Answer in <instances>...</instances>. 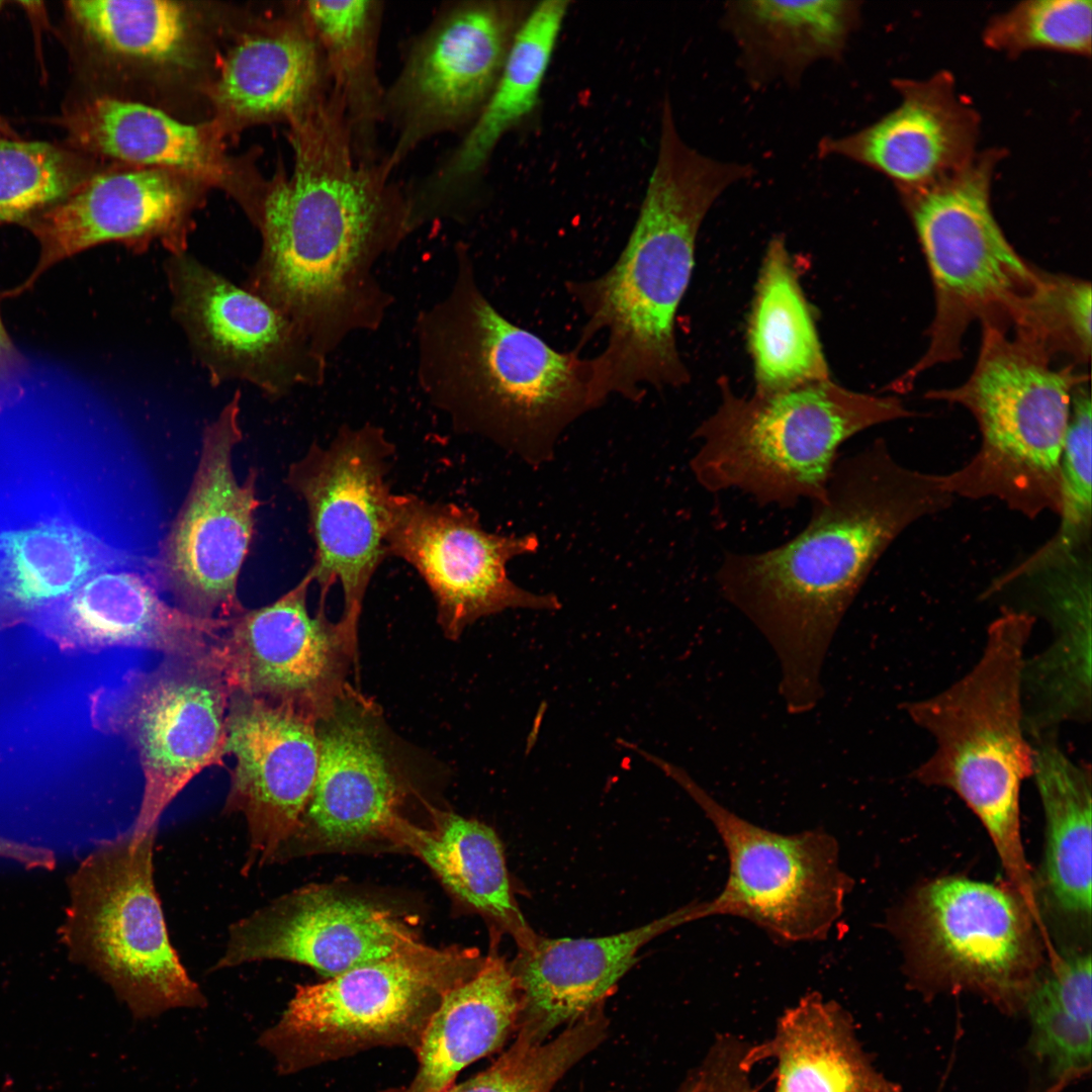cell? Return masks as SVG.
Returning a JSON list of instances; mask_svg holds the SVG:
<instances>
[{"mask_svg":"<svg viewBox=\"0 0 1092 1092\" xmlns=\"http://www.w3.org/2000/svg\"><path fill=\"white\" fill-rule=\"evenodd\" d=\"M679 1092H681V1090Z\"/></svg>","mask_w":1092,"mask_h":1092,"instance_id":"50","label":"cell"},{"mask_svg":"<svg viewBox=\"0 0 1092 1092\" xmlns=\"http://www.w3.org/2000/svg\"><path fill=\"white\" fill-rule=\"evenodd\" d=\"M981 326L967 380L924 394L967 410L981 437L963 467L942 474L943 487L954 498H994L1027 518L1058 514L1072 394L1089 374L1073 364L1053 367L1043 352L1009 330Z\"/></svg>","mask_w":1092,"mask_h":1092,"instance_id":"6","label":"cell"},{"mask_svg":"<svg viewBox=\"0 0 1092 1092\" xmlns=\"http://www.w3.org/2000/svg\"><path fill=\"white\" fill-rule=\"evenodd\" d=\"M316 722L287 705L231 695L224 751L236 763L223 811L245 817L248 869L274 862L300 826L317 771Z\"/></svg>","mask_w":1092,"mask_h":1092,"instance_id":"21","label":"cell"},{"mask_svg":"<svg viewBox=\"0 0 1092 1092\" xmlns=\"http://www.w3.org/2000/svg\"><path fill=\"white\" fill-rule=\"evenodd\" d=\"M1006 577L1023 582L1052 631L1023 663L1024 730L1029 741L1059 736L1062 726L1091 720V547H1040Z\"/></svg>","mask_w":1092,"mask_h":1092,"instance_id":"23","label":"cell"},{"mask_svg":"<svg viewBox=\"0 0 1092 1092\" xmlns=\"http://www.w3.org/2000/svg\"><path fill=\"white\" fill-rule=\"evenodd\" d=\"M232 693L219 646L207 655L168 656L152 669L129 670L118 686L98 696L99 722L126 739L143 770L132 833L155 831L188 783L221 764Z\"/></svg>","mask_w":1092,"mask_h":1092,"instance_id":"12","label":"cell"},{"mask_svg":"<svg viewBox=\"0 0 1092 1092\" xmlns=\"http://www.w3.org/2000/svg\"><path fill=\"white\" fill-rule=\"evenodd\" d=\"M132 559L88 529L51 521L0 529V617H18Z\"/></svg>","mask_w":1092,"mask_h":1092,"instance_id":"36","label":"cell"},{"mask_svg":"<svg viewBox=\"0 0 1092 1092\" xmlns=\"http://www.w3.org/2000/svg\"><path fill=\"white\" fill-rule=\"evenodd\" d=\"M419 942L411 923L379 901L308 885L233 923L214 969L281 960L332 978Z\"/></svg>","mask_w":1092,"mask_h":1092,"instance_id":"20","label":"cell"},{"mask_svg":"<svg viewBox=\"0 0 1092 1092\" xmlns=\"http://www.w3.org/2000/svg\"><path fill=\"white\" fill-rule=\"evenodd\" d=\"M857 1H731L723 23L753 85H794L809 66L839 60L859 24Z\"/></svg>","mask_w":1092,"mask_h":1092,"instance_id":"32","label":"cell"},{"mask_svg":"<svg viewBox=\"0 0 1092 1092\" xmlns=\"http://www.w3.org/2000/svg\"><path fill=\"white\" fill-rule=\"evenodd\" d=\"M157 575L133 566L101 571L46 606L42 620L65 646L142 648L165 657H195L219 647L231 619H203L170 606Z\"/></svg>","mask_w":1092,"mask_h":1092,"instance_id":"26","label":"cell"},{"mask_svg":"<svg viewBox=\"0 0 1092 1092\" xmlns=\"http://www.w3.org/2000/svg\"><path fill=\"white\" fill-rule=\"evenodd\" d=\"M1011 333L1052 361L1088 365L1091 356V284L1078 277L1043 271L1036 291L1016 315Z\"/></svg>","mask_w":1092,"mask_h":1092,"instance_id":"42","label":"cell"},{"mask_svg":"<svg viewBox=\"0 0 1092 1092\" xmlns=\"http://www.w3.org/2000/svg\"><path fill=\"white\" fill-rule=\"evenodd\" d=\"M748 344L758 395L830 379L809 303L779 237L768 243L760 268Z\"/></svg>","mask_w":1092,"mask_h":1092,"instance_id":"35","label":"cell"},{"mask_svg":"<svg viewBox=\"0 0 1092 1092\" xmlns=\"http://www.w3.org/2000/svg\"><path fill=\"white\" fill-rule=\"evenodd\" d=\"M289 120L294 166L259 205L262 247L245 288L290 318L328 358L382 324L392 297L374 268L416 226L391 169L356 162L342 98L328 90Z\"/></svg>","mask_w":1092,"mask_h":1092,"instance_id":"1","label":"cell"},{"mask_svg":"<svg viewBox=\"0 0 1092 1092\" xmlns=\"http://www.w3.org/2000/svg\"><path fill=\"white\" fill-rule=\"evenodd\" d=\"M512 2H467L441 16L412 50L384 97L397 128L393 169L425 139L479 114L524 17Z\"/></svg>","mask_w":1092,"mask_h":1092,"instance_id":"18","label":"cell"},{"mask_svg":"<svg viewBox=\"0 0 1092 1092\" xmlns=\"http://www.w3.org/2000/svg\"><path fill=\"white\" fill-rule=\"evenodd\" d=\"M748 1044L733 1035H721L702 1065L682 1086V1092H756L744 1063Z\"/></svg>","mask_w":1092,"mask_h":1092,"instance_id":"46","label":"cell"},{"mask_svg":"<svg viewBox=\"0 0 1092 1092\" xmlns=\"http://www.w3.org/2000/svg\"><path fill=\"white\" fill-rule=\"evenodd\" d=\"M392 455L381 429L347 427L326 447L312 445L287 473L288 485L307 510L314 543L308 571L323 595L341 584V621L355 632L367 587L387 555L392 493L385 476Z\"/></svg>","mask_w":1092,"mask_h":1092,"instance_id":"14","label":"cell"},{"mask_svg":"<svg viewBox=\"0 0 1092 1092\" xmlns=\"http://www.w3.org/2000/svg\"><path fill=\"white\" fill-rule=\"evenodd\" d=\"M65 145L146 168L219 183L226 178L220 146L202 125L182 122L140 102L97 96L67 107L57 118Z\"/></svg>","mask_w":1092,"mask_h":1092,"instance_id":"28","label":"cell"},{"mask_svg":"<svg viewBox=\"0 0 1092 1092\" xmlns=\"http://www.w3.org/2000/svg\"><path fill=\"white\" fill-rule=\"evenodd\" d=\"M156 830L106 841L71 881L65 940L139 1019L202 1007L174 949L154 880Z\"/></svg>","mask_w":1092,"mask_h":1092,"instance_id":"10","label":"cell"},{"mask_svg":"<svg viewBox=\"0 0 1092 1092\" xmlns=\"http://www.w3.org/2000/svg\"><path fill=\"white\" fill-rule=\"evenodd\" d=\"M7 346V336L0 320V350Z\"/></svg>","mask_w":1092,"mask_h":1092,"instance_id":"49","label":"cell"},{"mask_svg":"<svg viewBox=\"0 0 1092 1092\" xmlns=\"http://www.w3.org/2000/svg\"><path fill=\"white\" fill-rule=\"evenodd\" d=\"M176 172L144 168L95 173L76 192L28 222L40 245L30 287L54 264L94 246L118 242L135 253L160 243L187 252L193 195Z\"/></svg>","mask_w":1092,"mask_h":1092,"instance_id":"24","label":"cell"},{"mask_svg":"<svg viewBox=\"0 0 1092 1092\" xmlns=\"http://www.w3.org/2000/svg\"><path fill=\"white\" fill-rule=\"evenodd\" d=\"M165 271L172 314L213 385L243 380L281 396L325 380L327 359L265 299L187 252L170 255Z\"/></svg>","mask_w":1092,"mask_h":1092,"instance_id":"17","label":"cell"},{"mask_svg":"<svg viewBox=\"0 0 1092 1092\" xmlns=\"http://www.w3.org/2000/svg\"><path fill=\"white\" fill-rule=\"evenodd\" d=\"M899 105L874 123L818 144L821 158L837 157L873 169L898 191L934 184L977 156L980 119L958 93L952 75L898 79Z\"/></svg>","mask_w":1092,"mask_h":1092,"instance_id":"25","label":"cell"},{"mask_svg":"<svg viewBox=\"0 0 1092 1092\" xmlns=\"http://www.w3.org/2000/svg\"><path fill=\"white\" fill-rule=\"evenodd\" d=\"M706 902L694 903L639 927L601 937L535 936L512 964L522 1009L518 1027L546 1039L599 1007L658 935L707 917Z\"/></svg>","mask_w":1092,"mask_h":1092,"instance_id":"27","label":"cell"},{"mask_svg":"<svg viewBox=\"0 0 1092 1092\" xmlns=\"http://www.w3.org/2000/svg\"><path fill=\"white\" fill-rule=\"evenodd\" d=\"M429 811V827L394 816L384 831L385 842L420 858L456 902L510 933L519 948L529 945L536 934L515 902L495 831L454 812Z\"/></svg>","mask_w":1092,"mask_h":1092,"instance_id":"29","label":"cell"},{"mask_svg":"<svg viewBox=\"0 0 1092 1092\" xmlns=\"http://www.w3.org/2000/svg\"><path fill=\"white\" fill-rule=\"evenodd\" d=\"M606 1035L607 1019L599 1008L547 1039L519 1029L511 1046L487 1069L445 1092H551Z\"/></svg>","mask_w":1092,"mask_h":1092,"instance_id":"40","label":"cell"},{"mask_svg":"<svg viewBox=\"0 0 1092 1092\" xmlns=\"http://www.w3.org/2000/svg\"><path fill=\"white\" fill-rule=\"evenodd\" d=\"M0 858L9 859L28 868L50 869L54 857L46 848L0 836Z\"/></svg>","mask_w":1092,"mask_h":1092,"instance_id":"47","label":"cell"},{"mask_svg":"<svg viewBox=\"0 0 1092 1092\" xmlns=\"http://www.w3.org/2000/svg\"><path fill=\"white\" fill-rule=\"evenodd\" d=\"M0 133H2L4 135H7V136H11V138L15 136L14 130L9 126L8 122L4 118H2L1 116H0Z\"/></svg>","mask_w":1092,"mask_h":1092,"instance_id":"48","label":"cell"},{"mask_svg":"<svg viewBox=\"0 0 1092 1092\" xmlns=\"http://www.w3.org/2000/svg\"><path fill=\"white\" fill-rule=\"evenodd\" d=\"M240 392L202 436L191 487L163 543L158 580L176 607L203 619H232L246 609L239 576L252 543L257 472L239 482L233 452L242 440Z\"/></svg>","mask_w":1092,"mask_h":1092,"instance_id":"15","label":"cell"},{"mask_svg":"<svg viewBox=\"0 0 1092 1092\" xmlns=\"http://www.w3.org/2000/svg\"><path fill=\"white\" fill-rule=\"evenodd\" d=\"M1034 926L1010 886L944 877L918 892L911 936L931 988L971 991L1015 1014L1040 975Z\"/></svg>","mask_w":1092,"mask_h":1092,"instance_id":"13","label":"cell"},{"mask_svg":"<svg viewBox=\"0 0 1092 1092\" xmlns=\"http://www.w3.org/2000/svg\"><path fill=\"white\" fill-rule=\"evenodd\" d=\"M953 499L941 474L904 465L878 441L837 459L825 497L813 503L798 535L765 551L723 557L719 590L774 648L789 713L810 712L822 699L830 643L883 554Z\"/></svg>","mask_w":1092,"mask_h":1092,"instance_id":"2","label":"cell"},{"mask_svg":"<svg viewBox=\"0 0 1092 1092\" xmlns=\"http://www.w3.org/2000/svg\"><path fill=\"white\" fill-rule=\"evenodd\" d=\"M567 10V1L547 0L526 14L489 98L433 179L432 197L452 193L475 175L500 138L534 109Z\"/></svg>","mask_w":1092,"mask_h":1092,"instance_id":"37","label":"cell"},{"mask_svg":"<svg viewBox=\"0 0 1092 1092\" xmlns=\"http://www.w3.org/2000/svg\"><path fill=\"white\" fill-rule=\"evenodd\" d=\"M775 1060V1092H902L874 1066L849 1014L840 1005L810 993L787 1009L771 1037L748 1044L750 1069Z\"/></svg>","mask_w":1092,"mask_h":1092,"instance_id":"31","label":"cell"},{"mask_svg":"<svg viewBox=\"0 0 1092 1092\" xmlns=\"http://www.w3.org/2000/svg\"><path fill=\"white\" fill-rule=\"evenodd\" d=\"M752 173L750 165L718 161L688 146L665 99L656 162L625 248L601 276L565 284L585 316L576 349L608 334L593 357L601 402L614 393L638 401L645 385L677 387L690 380L674 320L692 277L698 232L718 197Z\"/></svg>","mask_w":1092,"mask_h":1092,"instance_id":"3","label":"cell"},{"mask_svg":"<svg viewBox=\"0 0 1092 1092\" xmlns=\"http://www.w3.org/2000/svg\"><path fill=\"white\" fill-rule=\"evenodd\" d=\"M328 78L307 24L288 25L237 44L212 94L218 108L237 119H289L328 91Z\"/></svg>","mask_w":1092,"mask_h":1092,"instance_id":"33","label":"cell"},{"mask_svg":"<svg viewBox=\"0 0 1092 1092\" xmlns=\"http://www.w3.org/2000/svg\"><path fill=\"white\" fill-rule=\"evenodd\" d=\"M521 994L513 966L493 948L478 971L448 991L414 1052L413 1079L382 1092H445L458 1074L497 1050L518 1027Z\"/></svg>","mask_w":1092,"mask_h":1092,"instance_id":"30","label":"cell"},{"mask_svg":"<svg viewBox=\"0 0 1092 1092\" xmlns=\"http://www.w3.org/2000/svg\"><path fill=\"white\" fill-rule=\"evenodd\" d=\"M476 948L419 942L328 980L299 985L260 1037L283 1074L382 1046L415 1052L444 995L474 975Z\"/></svg>","mask_w":1092,"mask_h":1092,"instance_id":"9","label":"cell"},{"mask_svg":"<svg viewBox=\"0 0 1092 1092\" xmlns=\"http://www.w3.org/2000/svg\"><path fill=\"white\" fill-rule=\"evenodd\" d=\"M1032 775L1044 815L1043 886L1053 906L1085 920L1091 915L1092 778L1059 736L1030 740Z\"/></svg>","mask_w":1092,"mask_h":1092,"instance_id":"34","label":"cell"},{"mask_svg":"<svg viewBox=\"0 0 1092 1092\" xmlns=\"http://www.w3.org/2000/svg\"><path fill=\"white\" fill-rule=\"evenodd\" d=\"M380 2L306 1L302 14L315 37L332 88L342 98L355 152L383 115L384 97L375 69Z\"/></svg>","mask_w":1092,"mask_h":1092,"instance_id":"38","label":"cell"},{"mask_svg":"<svg viewBox=\"0 0 1092 1092\" xmlns=\"http://www.w3.org/2000/svg\"><path fill=\"white\" fill-rule=\"evenodd\" d=\"M65 20L76 44L93 53L154 64L179 62L187 54L186 9L165 0H72Z\"/></svg>","mask_w":1092,"mask_h":1092,"instance_id":"39","label":"cell"},{"mask_svg":"<svg viewBox=\"0 0 1092 1092\" xmlns=\"http://www.w3.org/2000/svg\"><path fill=\"white\" fill-rule=\"evenodd\" d=\"M309 571L278 600L231 619L221 638L224 671L233 692L287 705L318 718L345 694L357 634L324 607L307 609Z\"/></svg>","mask_w":1092,"mask_h":1092,"instance_id":"19","label":"cell"},{"mask_svg":"<svg viewBox=\"0 0 1092 1092\" xmlns=\"http://www.w3.org/2000/svg\"><path fill=\"white\" fill-rule=\"evenodd\" d=\"M1092 403L1089 381L1073 391L1060 460V524L1052 537L1068 547L1091 545Z\"/></svg>","mask_w":1092,"mask_h":1092,"instance_id":"44","label":"cell"},{"mask_svg":"<svg viewBox=\"0 0 1092 1092\" xmlns=\"http://www.w3.org/2000/svg\"><path fill=\"white\" fill-rule=\"evenodd\" d=\"M1030 1025L1027 1051L1051 1083L1073 1082L1091 1072L1092 1026L1072 1016L1038 979L1023 1010Z\"/></svg>","mask_w":1092,"mask_h":1092,"instance_id":"45","label":"cell"},{"mask_svg":"<svg viewBox=\"0 0 1092 1092\" xmlns=\"http://www.w3.org/2000/svg\"><path fill=\"white\" fill-rule=\"evenodd\" d=\"M1034 623L1025 611L1003 608L968 672L933 696L903 704L934 743L912 778L950 790L974 812L1009 886L1031 912L1038 904L1021 839L1020 790L1033 767L1023 724L1022 668Z\"/></svg>","mask_w":1092,"mask_h":1092,"instance_id":"5","label":"cell"},{"mask_svg":"<svg viewBox=\"0 0 1092 1092\" xmlns=\"http://www.w3.org/2000/svg\"><path fill=\"white\" fill-rule=\"evenodd\" d=\"M371 713L348 690L317 718L318 764L295 835L274 861L376 842L398 815L402 791Z\"/></svg>","mask_w":1092,"mask_h":1092,"instance_id":"22","label":"cell"},{"mask_svg":"<svg viewBox=\"0 0 1092 1092\" xmlns=\"http://www.w3.org/2000/svg\"><path fill=\"white\" fill-rule=\"evenodd\" d=\"M1090 0H1028L991 18L983 31L985 44L1008 56L1031 50L1090 57Z\"/></svg>","mask_w":1092,"mask_h":1092,"instance_id":"43","label":"cell"},{"mask_svg":"<svg viewBox=\"0 0 1092 1092\" xmlns=\"http://www.w3.org/2000/svg\"><path fill=\"white\" fill-rule=\"evenodd\" d=\"M385 543L387 555L411 564L427 583L450 639L507 609L560 608L556 596L524 589L507 573L510 560L537 550L538 538L489 533L468 508L392 494Z\"/></svg>","mask_w":1092,"mask_h":1092,"instance_id":"16","label":"cell"},{"mask_svg":"<svg viewBox=\"0 0 1092 1092\" xmlns=\"http://www.w3.org/2000/svg\"><path fill=\"white\" fill-rule=\"evenodd\" d=\"M448 293L417 321L418 375L460 430L490 438L531 465L600 406L593 358L559 352L506 318L480 289L470 252L455 250Z\"/></svg>","mask_w":1092,"mask_h":1092,"instance_id":"4","label":"cell"},{"mask_svg":"<svg viewBox=\"0 0 1092 1092\" xmlns=\"http://www.w3.org/2000/svg\"><path fill=\"white\" fill-rule=\"evenodd\" d=\"M696 429L691 459L698 483L716 493L736 489L761 506L791 508L822 500L839 447L872 427L912 418L896 396L853 391L830 379L771 395H735Z\"/></svg>","mask_w":1092,"mask_h":1092,"instance_id":"7","label":"cell"},{"mask_svg":"<svg viewBox=\"0 0 1092 1092\" xmlns=\"http://www.w3.org/2000/svg\"><path fill=\"white\" fill-rule=\"evenodd\" d=\"M1002 152L978 153L959 172L929 186L898 191L925 257L934 313L922 356L896 379L906 390L922 373L963 356L969 327L988 323L1010 330L1043 271L1013 248L991 206V186Z\"/></svg>","mask_w":1092,"mask_h":1092,"instance_id":"8","label":"cell"},{"mask_svg":"<svg viewBox=\"0 0 1092 1092\" xmlns=\"http://www.w3.org/2000/svg\"><path fill=\"white\" fill-rule=\"evenodd\" d=\"M640 754L691 796L726 848L728 877L720 894L707 901L708 916L746 919L778 941L826 938L852 885L830 834H783L757 826L718 803L681 767L645 750Z\"/></svg>","mask_w":1092,"mask_h":1092,"instance_id":"11","label":"cell"},{"mask_svg":"<svg viewBox=\"0 0 1092 1092\" xmlns=\"http://www.w3.org/2000/svg\"><path fill=\"white\" fill-rule=\"evenodd\" d=\"M94 174L89 157L66 145L0 133V222H29Z\"/></svg>","mask_w":1092,"mask_h":1092,"instance_id":"41","label":"cell"}]
</instances>
